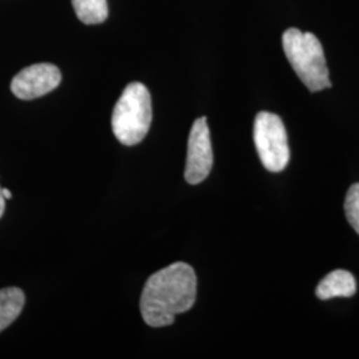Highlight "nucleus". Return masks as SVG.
<instances>
[{"instance_id":"f257e3e1","label":"nucleus","mask_w":359,"mask_h":359,"mask_svg":"<svg viewBox=\"0 0 359 359\" xmlns=\"http://www.w3.org/2000/svg\"><path fill=\"white\" fill-rule=\"evenodd\" d=\"M197 295V277L191 265L172 264L148 278L142 289V320L152 327H164L177 314L192 309Z\"/></svg>"},{"instance_id":"f03ea898","label":"nucleus","mask_w":359,"mask_h":359,"mask_svg":"<svg viewBox=\"0 0 359 359\" xmlns=\"http://www.w3.org/2000/svg\"><path fill=\"white\" fill-rule=\"evenodd\" d=\"M283 47L297 76L310 92L332 87L323 48L316 35L289 28L283 32Z\"/></svg>"},{"instance_id":"7ed1b4c3","label":"nucleus","mask_w":359,"mask_h":359,"mask_svg":"<svg viewBox=\"0 0 359 359\" xmlns=\"http://www.w3.org/2000/svg\"><path fill=\"white\" fill-rule=\"evenodd\" d=\"M152 123V100L142 83H130L123 90L112 114V130L123 145L132 147L144 140Z\"/></svg>"},{"instance_id":"20e7f679","label":"nucleus","mask_w":359,"mask_h":359,"mask_svg":"<svg viewBox=\"0 0 359 359\" xmlns=\"http://www.w3.org/2000/svg\"><path fill=\"white\" fill-rule=\"evenodd\" d=\"M253 137L262 165L273 173L283 172L289 164L290 151L281 117L259 112L255 120Z\"/></svg>"},{"instance_id":"39448f33","label":"nucleus","mask_w":359,"mask_h":359,"mask_svg":"<svg viewBox=\"0 0 359 359\" xmlns=\"http://www.w3.org/2000/svg\"><path fill=\"white\" fill-rule=\"evenodd\" d=\"M213 167V151L210 142V132L206 117H200L193 123L189 140L188 156L185 165L187 182L196 185L209 176Z\"/></svg>"},{"instance_id":"423d86ee","label":"nucleus","mask_w":359,"mask_h":359,"mask_svg":"<svg viewBox=\"0 0 359 359\" xmlns=\"http://www.w3.org/2000/svg\"><path fill=\"white\" fill-rule=\"evenodd\" d=\"M62 74L56 65L40 63L22 69L11 83L13 95L20 100H34L57 88Z\"/></svg>"},{"instance_id":"0eeeda50","label":"nucleus","mask_w":359,"mask_h":359,"mask_svg":"<svg viewBox=\"0 0 359 359\" xmlns=\"http://www.w3.org/2000/svg\"><path fill=\"white\" fill-rule=\"evenodd\" d=\"M357 292V283L354 276L347 270L337 269L329 273L316 289V295L327 301L337 297H353Z\"/></svg>"},{"instance_id":"6e6552de","label":"nucleus","mask_w":359,"mask_h":359,"mask_svg":"<svg viewBox=\"0 0 359 359\" xmlns=\"http://www.w3.org/2000/svg\"><path fill=\"white\" fill-rule=\"evenodd\" d=\"M25 302V293L18 287L0 290V333L19 317Z\"/></svg>"},{"instance_id":"1a4fd4ad","label":"nucleus","mask_w":359,"mask_h":359,"mask_svg":"<svg viewBox=\"0 0 359 359\" xmlns=\"http://www.w3.org/2000/svg\"><path fill=\"white\" fill-rule=\"evenodd\" d=\"M72 6L84 25H99L108 18L107 0H72Z\"/></svg>"},{"instance_id":"9d476101","label":"nucleus","mask_w":359,"mask_h":359,"mask_svg":"<svg viewBox=\"0 0 359 359\" xmlns=\"http://www.w3.org/2000/svg\"><path fill=\"white\" fill-rule=\"evenodd\" d=\"M345 213H346L347 221L350 222L353 229L359 234V182L354 184L347 191Z\"/></svg>"},{"instance_id":"9b49d317","label":"nucleus","mask_w":359,"mask_h":359,"mask_svg":"<svg viewBox=\"0 0 359 359\" xmlns=\"http://www.w3.org/2000/svg\"><path fill=\"white\" fill-rule=\"evenodd\" d=\"M4 209H6V198L3 197L1 188H0V217H1V216H3V213H4Z\"/></svg>"},{"instance_id":"f8f14e48","label":"nucleus","mask_w":359,"mask_h":359,"mask_svg":"<svg viewBox=\"0 0 359 359\" xmlns=\"http://www.w3.org/2000/svg\"><path fill=\"white\" fill-rule=\"evenodd\" d=\"M1 193H3V197H4L6 200H11V198H13V194H11L10 189H1Z\"/></svg>"}]
</instances>
